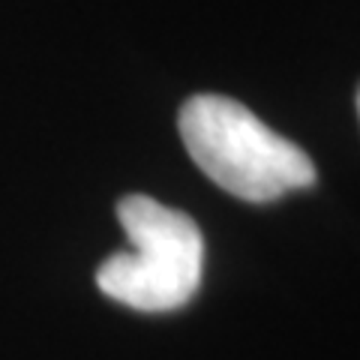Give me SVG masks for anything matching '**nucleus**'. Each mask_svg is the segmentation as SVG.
<instances>
[{
    "label": "nucleus",
    "instance_id": "2",
    "mask_svg": "<svg viewBox=\"0 0 360 360\" xmlns=\"http://www.w3.org/2000/svg\"><path fill=\"white\" fill-rule=\"evenodd\" d=\"M117 219L132 252H115L99 264V291L139 312L186 307L205 274V238L195 219L150 195L120 198Z\"/></svg>",
    "mask_w": 360,
    "mask_h": 360
},
{
    "label": "nucleus",
    "instance_id": "1",
    "mask_svg": "<svg viewBox=\"0 0 360 360\" xmlns=\"http://www.w3.org/2000/svg\"><path fill=\"white\" fill-rule=\"evenodd\" d=\"M186 153L213 184L243 201H274L315 184V162L238 99L189 96L177 115Z\"/></svg>",
    "mask_w": 360,
    "mask_h": 360
}]
</instances>
